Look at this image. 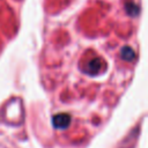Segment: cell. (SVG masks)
<instances>
[{
	"label": "cell",
	"instance_id": "6da1fadb",
	"mask_svg": "<svg viewBox=\"0 0 148 148\" xmlns=\"http://www.w3.org/2000/svg\"><path fill=\"white\" fill-rule=\"evenodd\" d=\"M101 67H102V61H101V59L95 58V59H92L91 61H89V64H88L86 71H87L89 74H96V73L99 72Z\"/></svg>",
	"mask_w": 148,
	"mask_h": 148
},
{
	"label": "cell",
	"instance_id": "7a4b0ae2",
	"mask_svg": "<svg viewBox=\"0 0 148 148\" xmlns=\"http://www.w3.org/2000/svg\"><path fill=\"white\" fill-rule=\"evenodd\" d=\"M120 54H121V58H123L124 60H126V61H131V60H133V58H134V51H133L131 47H128V46L123 47Z\"/></svg>",
	"mask_w": 148,
	"mask_h": 148
},
{
	"label": "cell",
	"instance_id": "3957f363",
	"mask_svg": "<svg viewBox=\"0 0 148 148\" xmlns=\"http://www.w3.org/2000/svg\"><path fill=\"white\" fill-rule=\"evenodd\" d=\"M125 8H126V10H127V13H128L130 15H136L138 12H139L138 6L134 5L133 2H127V3L125 5Z\"/></svg>",
	"mask_w": 148,
	"mask_h": 148
}]
</instances>
